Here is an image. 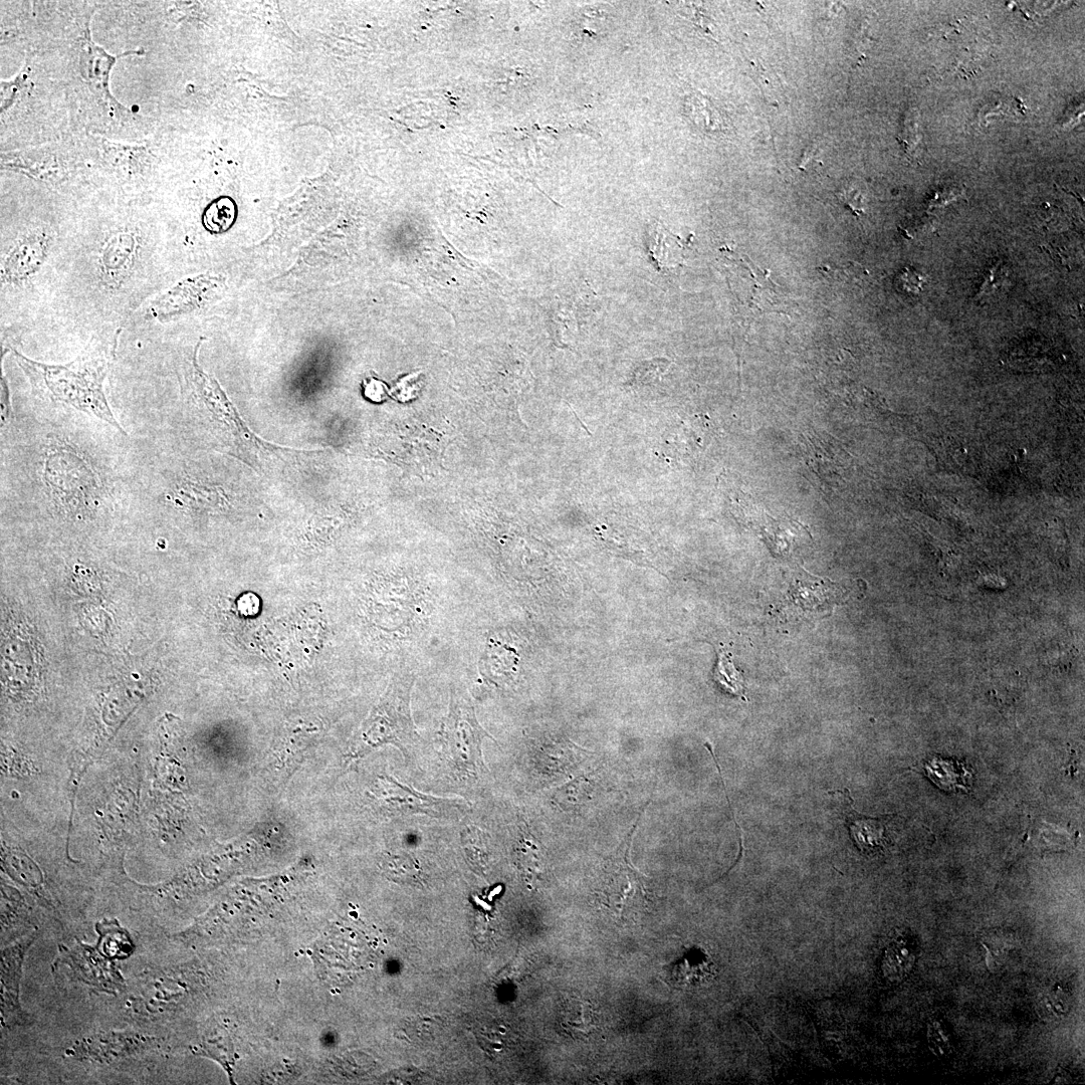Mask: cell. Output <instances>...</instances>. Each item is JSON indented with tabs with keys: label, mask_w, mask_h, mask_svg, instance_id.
<instances>
[{
	"label": "cell",
	"mask_w": 1085,
	"mask_h": 1085,
	"mask_svg": "<svg viewBox=\"0 0 1085 1085\" xmlns=\"http://www.w3.org/2000/svg\"><path fill=\"white\" fill-rule=\"evenodd\" d=\"M647 248L661 271L677 268L685 260L686 248L683 242L659 223L648 229Z\"/></svg>",
	"instance_id": "obj_11"
},
{
	"label": "cell",
	"mask_w": 1085,
	"mask_h": 1085,
	"mask_svg": "<svg viewBox=\"0 0 1085 1085\" xmlns=\"http://www.w3.org/2000/svg\"><path fill=\"white\" fill-rule=\"evenodd\" d=\"M53 240L44 232L25 235L2 256L0 278L4 288L28 284L42 271L53 252Z\"/></svg>",
	"instance_id": "obj_5"
},
{
	"label": "cell",
	"mask_w": 1085,
	"mask_h": 1085,
	"mask_svg": "<svg viewBox=\"0 0 1085 1085\" xmlns=\"http://www.w3.org/2000/svg\"><path fill=\"white\" fill-rule=\"evenodd\" d=\"M714 680L727 694L747 701L744 676L736 669L732 657L726 651L719 654Z\"/></svg>",
	"instance_id": "obj_17"
},
{
	"label": "cell",
	"mask_w": 1085,
	"mask_h": 1085,
	"mask_svg": "<svg viewBox=\"0 0 1085 1085\" xmlns=\"http://www.w3.org/2000/svg\"><path fill=\"white\" fill-rule=\"evenodd\" d=\"M0 382H2L0 383V387H2V392H0V401L2 402H0V404H2V426L4 427L13 415L11 390L4 371H2Z\"/></svg>",
	"instance_id": "obj_21"
},
{
	"label": "cell",
	"mask_w": 1085,
	"mask_h": 1085,
	"mask_svg": "<svg viewBox=\"0 0 1085 1085\" xmlns=\"http://www.w3.org/2000/svg\"><path fill=\"white\" fill-rule=\"evenodd\" d=\"M860 197V194L851 189L844 190L843 193L840 194V198L844 201V203L850 206L855 212H861Z\"/></svg>",
	"instance_id": "obj_22"
},
{
	"label": "cell",
	"mask_w": 1085,
	"mask_h": 1085,
	"mask_svg": "<svg viewBox=\"0 0 1085 1085\" xmlns=\"http://www.w3.org/2000/svg\"><path fill=\"white\" fill-rule=\"evenodd\" d=\"M850 810L851 812L846 817V823L850 835L858 847L863 851L882 847L885 842L882 821L862 816L851 808Z\"/></svg>",
	"instance_id": "obj_15"
},
{
	"label": "cell",
	"mask_w": 1085,
	"mask_h": 1085,
	"mask_svg": "<svg viewBox=\"0 0 1085 1085\" xmlns=\"http://www.w3.org/2000/svg\"><path fill=\"white\" fill-rule=\"evenodd\" d=\"M8 350L38 396L70 405L126 433L111 410L104 388L115 347L84 354L66 365L34 361L13 347Z\"/></svg>",
	"instance_id": "obj_1"
},
{
	"label": "cell",
	"mask_w": 1085,
	"mask_h": 1085,
	"mask_svg": "<svg viewBox=\"0 0 1085 1085\" xmlns=\"http://www.w3.org/2000/svg\"><path fill=\"white\" fill-rule=\"evenodd\" d=\"M486 840L487 838H485L484 833L480 831V829L473 827L464 831L463 841L465 850L471 860L480 867L486 863L485 861L489 856L487 853Z\"/></svg>",
	"instance_id": "obj_19"
},
{
	"label": "cell",
	"mask_w": 1085,
	"mask_h": 1085,
	"mask_svg": "<svg viewBox=\"0 0 1085 1085\" xmlns=\"http://www.w3.org/2000/svg\"><path fill=\"white\" fill-rule=\"evenodd\" d=\"M61 952L58 967H68L76 981L83 982L104 992H115L124 986V980L114 962L102 952L79 943L74 949Z\"/></svg>",
	"instance_id": "obj_8"
},
{
	"label": "cell",
	"mask_w": 1085,
	"mask_h": 1085,
	"mask_svg": "<svg viewBox=\"0 0 1085 1085\" xmlns=\"http://www.w3.org/2000/svg\"><path fill=\"white\" fill-rule=\"evenodd\" d=\"M154 1041L132 1031L103 1032L77 1041L68 1053L81 1061L119 1065L149 1050Z\"/></svg>",
	"instance_id": "obj_4"
},
{
	"label": "cell",
	"mask_w": 1085,
	"mask_h": 1085,
	"mask_svg": "<svg viewBox=\"0 0 1085 1085\" xmlns=\"http://www.w3.org/2000/svg\"><path fill=\"white\" fill-rule=\"evenodd\" d=\"M37 937V934H33L3 950L0 992H2V1018L7 1025L23 1023L27 1019L21 1006L20 987L25 957Z\"/></svg>",
	"instance_id": "obj_9"
},
{
	"label": "cell",
	"mask_w": 1085,
	"mask_h": 1085,
	"mask_svg": "<svg viewBox=\"0 0 1085 1085\" xmlns=\"http://www.w3.org/2000/svg\"><path fill=\"white\" fill-rule=\"evenodd\" d=\"M514 853L524 880L530 884L538 880L542 872L540 847L527 828L520 826Z\"/></svg>",
	"instance_id": "obj_14"
},
{
	"label": "cell",
	"mask_w": 1085,
	"mask_h": 1085,
	"mask_svg": "<svg viewBox=\"0 0 1085 1085\" xmlns=\"http://www.w3.org/2000/svg\"><path fill=\"white\" fill-rule=\"evenodd\" d=\"M384 870L400 883L418 886L422 883L421 870L418 862L408 855H393L386 862Z\"/></svg>",
	"instance_id": "obj_18"
},
{
	"label": "cell",
	"mask_w": 1085,
	"mask_h": 1085,
	"mask_svg": "<svg viewBox=\"0 0 1085 1085\" xmlns=\"http://www.w3.org/2000/svg\"><path fill=\"white\" fill-rule=\"evenodd\" d=\"M441 738L447 759L458 773L477 779L487 771L483 741L492 737L479 723L472 699L461 688H452Z\"/></svg>",
	"instance_id": "obj_3"
},
{
	"label": "cell",
	"mask_w": 1085,
	"mask_h": 1085,
	"mask_svg": "<svg viewBox=\"0 0 1085 1085\" xmlns=\"http://www.w3.org/2000/svg\"><path fill=\"white\" fill-rule=\"evenodd\" d=\"M619 868L609 875L603 894L610 908L623 914L626 910L642 907L645 891L641 877L628 861L625 865L619 864Z\"/></svg>",
	"instance_id": "obj_10"
},
{
	"label": "cell",
	"mask_w": 1085,
	"mask_h": 1085,
	"mask_svg": "<svg viewBox=\"0 0 1085 1085\" xmlns=\"http://www.w3.org/2000/svg\"><path fill=\"white\" fill-rule=\"evenodd\" d=\"M1007 280V269L1002 264H997L990 270L987 278L985 279V282L980 290L979 297L987 298L992 296V294L996 292H1000L996 286H999V288L1003 290L1004 286L1007 284Z\"/></svg>",
	"instance_id": "obj_20"
},
{
	"label": "cell",
	"mask_w": 1085,
	"mask_h": 1085,
	"mask_svg": "<svg viewBox=\"0 0 1085 1085\" xmlns=\"http://www.w3.org/2000/svg\"><path fill=\"white\" fill-rule=\"evenodd\" d=\"M100 935L99 948L110 960H124L133 952V943L129 934L116 922L100 923L96 927Z\"/></svg>",
	"instance_id": "obj_16"
},
{
	"label": "cell",
	"mask_w": 1085,
	"mask_h": 1085,
	"mask_svg": "<svg viewBox=\"0 0 1085 1085\" xmlns=\"http://www.w3.org/2000/svg\"><path fill=\"white\" fill-rule=\"evenodd\" d=\"M142 248L133 235L120 233L111 236L98 250L96 257L98 283L107 291L123 288L133 278L141 262Z\"/></svg>",
	"instance_id": "obj_6"
},
{
	"label": "cell",
	"mask_w": 1085,
	"mask_h": 1085,
	"mask_svg": "<svg viewBox=\"0 0 1085 1085\" xmlns=\"http://www.w3.org/2000/svg\"><path fill=\"white\" fill-rule=\"evenodd\" d=\"M928 777L946 791H968L973 774L965 764L956 760L936 756L925 764Z\"/></svg>",
	"instance_id": "obj_12"
},
{
	"label": "cell",
	"mask_w": 1085,
	"mask_h": 1085,
	"mask_svg": "<svg viewBox=\"0 0 1085 1085\" xmlns=\"http://www.w3.org/2000/svg\"><path fill=\"white\" fill-rule=\"evenodd\" d=\"M376 797L384 808L400 815L422 814L432 818H448L454 811L467 806L461 800L422 794L391 778L380 781Z\"/></svg>",
	"instance_id": "obj_7"
},
{
	"label": "cell",
	"mask_w": 1085,
	"mask_h": 1085,
	"mask_svg": "<svg viewBox=\"0 0 1085 1085\" xmlns=\"http://www.w3.org/2000/svg\"><path fill=\"white\" fill-rule=\"evenodd\" d=\"M561 1025L573 1038H588L599 1026L598 1013L588 1001L570 998L562 1006Z\"/></svg>",
	"instance_id": "obj_13"
},
{
	"label": "cell",
	"mask_w": 1085,
	"mask_h": 1085,
	"mask_svg": "<svg viewBox=\"0 0 1085 1085\" xmlns=\"http://www.w3.org/2000/svg\"><path fill=\"white\" fill-rule=\"evenodd\" d=\"M414 682L415 677L406 676L390 685L360 730L348 756L350 760L363 758L386 744H392L404 753L416 745L420 738L410 710Z\"/></svg>",
	"instance_id": "obj_2"
}]
</instances>
